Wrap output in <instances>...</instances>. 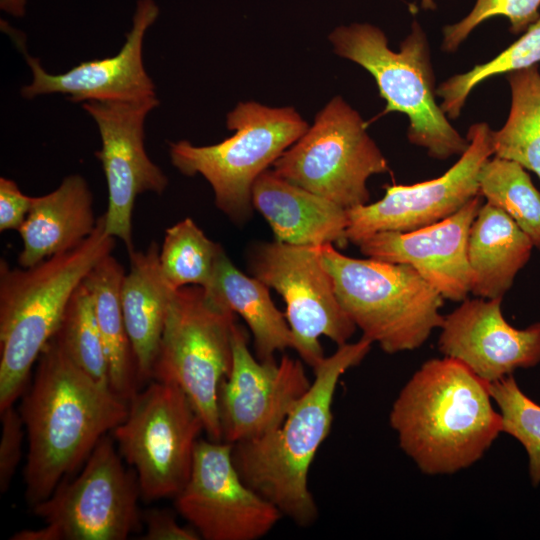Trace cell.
<instances>
[{"label":"cell","instance_id":"1","mask_svg":"<svg viewBox=\"0 0 540 540\" xmlns=\"http://www.w3.org/2000/svg\"><path fill=\"white\" fill-rule=\"evenodd\" d=\"M128 407L109 386L76 366L52 337L19 409L28 440V503L33 507L48 498L100 439L123 422Z\"/></svg>","mask_w":540,"mask_h":540},{"label":"cell","instance_id":"2","mask_svg":"<svg viewBox=\"0 0 540 540\" xmlns=\"http://www.w3.org/2000/svg\"><path fill=\"white\" fill-rule=\"evenodd\" d=\"M489 383L456 359L426 361L401 389L389 422L401 449L425 474L477 462L502 432Z\"/></svg>","mask_w":540,"mask_h":540},{"label":"cell","instance_id":"3","mask_svg":"<svg viewBox=\"0 0 540 540\" xmlns=\"http://www.w3.org/2000/svg\"><path fill=\"white\" fill-rule=\"evenodd\" d=\"M371 345L362 336L338 346L313 369L309 389L277 429L233 444V462L243 481L300 527H309L318 518L308 475L332 427L337 385L347 370L365 358Z\"/></svg>","mask_w":540,"mask_h":540},{"label":"cell","instance_id":"4","mask_svg":"<svg viewBox=\"0 0 540 540\" xmlns=\"http://www.w3.org/2000/svg\"><path fill=\"white\" fill-rule=\"evenodd\" d=\"M115 246L105 215L77 247L34 266L0 262V411L27 388L35 361L57 332L76 288Z\"/></svg>","mask_w":540,"mask_h":540},{"label":"cell","instance_id":"5","mask_svg":"<svg viewBox=\"0 0 540 540\" xmlns=\"http://www.w3.org/2000/svg\"><path fill=\"white\" fill-rule=\"evenodd\" d=\"M317 249L342 308L384 352L417 349L441 327L444 298L410 265L348 257L332 244Z\"/></svg>","mask_w":540,"mask_h":540},{"label":"cell","instance_id":"6","mask_svg":"<svg viewBox=\"0 0 540 540\" xmlns=\"http://www.w3.org/2000/svg\"><path fill=\"white\" fill-rule=\"evenodd\" d=\"M334 52L351 60L375 79L386 100L385 113H404L407 138L425 148L428 156L446 160L462 155L469 141L451 125L436 102L435 77L426 34L414 20L398 51L388 46L385 33L369 23L339 26L329 35Z\"/></svg>","mask_w":540,"mask_h":540},{"label":"cell","instance_id":"7","mask_svg":"<svg viewBox=\"0 0 540 540\" xmlns=\"http://www.w3.org/2000/svg\"><path fill=\"white\" fill-rule=\"evenodd\" d=\"M234 134L209 146L187 140L169 142L171 163L182 174L202 175L211 185L216 206L233 222H246L253 210L251 193L261 173L308 129L292 107L274 108L240 102L228 113Z\"/></svg>","mask_w":540,"mask_h":540},{"label":"cell","instance_id":"8","mask_svg":"<svg viewBox=\"0 0 540 540\" xmlns=\"http://www.w3.org/2000/svg\"><path fill=\"white\" fill-rule=\"evenodd\" d=\"M235 313L198 285L177 289L169 303L152 380L178 386L210 440L222 441L218 391L232 365Z\"/></svg>","mask_w":540,"mask_h":540},{"label":"cell","instance_id":"9","mask_svg":"<svg viewBox=\"0 0 540 540\" xmlns=\"http://www.w3.org/2000/svg\"><path fill=\"white\" fill-rule=\"evenodd\" d=\"M278 176L350 209L370 199L367 181L389 171L358 111L332 98L306 132L273 163Z\"/></svg>","mask_w":540,"mask_h":540},{"label":"cell","instance_id":"10","mask_svg":"<svg viewBox=\"0 0 540 540\" xmlns=\"http://www.w3.org/2000/svg\"><path fill=\"white\" fill-rule=\"evenodd\" d=\"M202 430L201 417L175 384L154 380L131 398L113 435L121 456L134 468L143 500L179 494Z\"/></svg>","mask_w":540,"mask_h":540},{"label":"cell","instance_id":"11","mask_svg":"<svg viewBox=\"0 0 540 540\" xmlns=\"http://www.w3.org/2000/svg\"><path fill=\"white\" fill-rule=\"evenodd\" d=\"M140 495L135 471L125 469L106 435L80 474L63 480L33 512L45 525L22 530L12 540H124L139 522Z\"/></svg>","mask_w":540,"mask_h":540},{"label":"cell","instance_id":"12","mask_svg":"<svg viewBox=\"0 0 540 540\" xmlns=\"http://www.w3.org/2000/svg\"><path fill=\"white\" fill-rule=\"evenodd\" d=\"M248 260L252 275L283 297L293 349L303 362L314 369L325 358L321 336L338 346L348 342L357 327L342 308L317 247L261 242Z\"/></svg>","mask_w":540,"mask_h":540},{"label":"cell","instance_id":"13","mask_svg":"<svg viewBox=\"0 0 540 540\" xmlns=\"http://www.w3.org/2000/svg\"><path fill=\"white\" fill-rule=\"evenodd\" d=\"M232 447L199 439L189 479L175 497L178 512L206 540H256L283 517L243 481Z\"/></svg>","mask_w":540,"mask_h":540},{"label":"cell","instance_id":"14","mask_svg":"<svg viewBox=\"0 0 540 540\" xmlns=\"http://www.w3.org/2000/svg\"><path fill=\"white\" fill-rule=\"evenodd\" d=\"M493 130L485 122L471 125L469 146L458 161L435 179L386 187L375 203L347 209L348 241L384 231L408 232L439 222L479 194V173L494 154Z\"/></svg>","mask_w":540,"mask_h":540},{"label":"cell","instance_id":"15","mask_svg":"<svg viewBox=\"0 0 540 540\" xmlns=\"http://www.w3.org/2000/svg\"><path fill=\"white\" fill-rule=\"evenodd\" d=\"M311 382L298 359L288 355L278 362L255 358L246 331L235 324L231 369L218 391L222 441L233 445L277 429Z\"/></svg>","mask_w":540,"mask_h":540},{"label":"cell","instance_id":"16","mask_svg":"<svg viewBox=\"0 0 540 540\" xmlns=\"http://www.w3.org/2000/svg\"><path fill=\"white\" fill-rule=\"evenodd\" d=\"M159 105L157 97L132 101H87L83 108L95 121L101 162L108 188L105 230L134 250L132 213L136 197L144 192L161 194L168 178L151 161L144 147V122Z\"/></svg>","mask_w":540,"mask_h":540},{"label":"cell","instance_id":"17","mask_svg":"<svg viewBox=\"0 0 540 540\" xmlns=\"http://www.w3.org/2000/svg\"><path fill=\"white\" fill-rule=\"evenodd\" d=\"M502 298L463 300L441 325L439 350L487 383L540 362V322L517 329L504 318Z\"/></svg>","mask_w":540,"mask_h":540},{"label":"cell","instance_id":"18","mask_svg":"<svg viewBox=\"0 0 540 540\" xmlns=\"http://www.w3.org/2000/svg\"><path fill=\"white\" fill-rule=\"evenodd\" d=\"M481 206L478 195L439 222L408 232H378L356 246L369 258L410 265L444 299L463 301L472 283L468 237Z\"/></svg>","mask_w":540,"mask_h":540},{"label":"cell","instance_id":"19","mask_svg":"<svg viewBox=\"0 0 540 540\" xmlns=\"http://www.w3.org/2000/svg\"><path fill=\"white\" fill-rule=\"evenodd\" d=\"M159 7L154 0H138L132 27L119 52L104 59L83 61L60 74H50L40 61L24 51L33 79L21 95L64 94L73 102L132 101L157 97L156 87L145 70L142 57L146 31L157 20Z\"/></svg>","mask_w":540,"mask_h":540},{"label":"cell","instance_id":"20","mask_svg":"<svg viewBox=\"0 0 540 540\" xmlns=\"http://www.w3.org/2000/svg\"><path fill=\"white\" fill-rule=\"evenodd\" d=\"M253 208L266 219L275 240L299 246L347 245V209L265 170L254 182Z\"/></svg>","mask_w":540,"mask_h":540},{"label":"cell","instance_id":"21","mask_svg":"<svg viewBox=\"0 0 540 540\" xmlns=\"http://www.w3.org/2000/svg\"><path fill=\"white\" fill-rule=\"evenodd\" d=\"M97 220L86 180L78 174L65 177L52 192L32 197L28 215L18 229L23 240L19 265L31 267L77 247L94 231Z\"/></svg>","mask_w":540,"mask_h":540},{"label":"cell","instance_id":"22","mask_svg":"<svg viewBox=\"0 0 540 540\" xmlns=\"http://www.w3.org/2000/svg\"><path fill=\"white\" fill-rule=\"evenodd\" d=\"M159 254L156 242L144 251L129 252L130 268L121 284L122 313L139 384L152 380L169 303L176 291L162 273Z\"/></svg>","mask_w":540,"mask_h":540},{"label":"cell","instance_id":"23","mask_svg":"<svg viewBox=\"0 0 540 540\" xmlns=\"http://www.w3.org/2000/svg\"><path fill=\"white\" fill-rule=\"evenodd\" d=\"M533 248L530 238L505 212L487 202L482 204L467 244L470 293L484 299L503 298Z\"/></svg>","mask_w":540,"mask_h":540},{"label":"cell","instance_id":"24","mask_svg":"<svg viewBox=\"0 0 540 540\" xmlns=\"http://www.w3.org/2000/svg\"><path fill=\"white\" fill-rule=\"evenodd\" d=\"M207 291L243 318L252 333L256 357L260 361L273 360L275 352L294 347L286 316L275 306L269 287L256 277L242 273L225 252Z\"/></svg>","mask_w":540,"mask_h":540},{"label":"cell","instance_id":"25","mask_svg":"<svg viewBox=\"0 0 540 540\" xmlns=\"http://www.w3.org/2000/svg\"><path fill=\"white\" fill-rule=\"evenodd\" d=\"M125 273L111 255L100 260L85 277L91 292L97 324L105 349L110 388L127 401L138 391L137 367L121 307Z\"/></svg>","mask_w":540,"mask_h":540},{"label":"cell","instance_id":"26","mask_svg":"<svg viewBox=\"0 0 540 540\" xmlns=\"http://www.w3.org/2000/svg\"><path fill=\"white\" fill-rule=\"evenodd\" d=\"M511 105L493 131V156L512 160L540 178V64L506 74Z\"/></svg>","mask_w":540,"mask_h":540},{"label":"cell","instance_id":"27","mask_svg":"<svg viewBox=\"0 0 540 540\" xmlns=\"http://www.w3.org/2000/svg\"><path fill=\"white\" fill-rule=\"evenodd\" d=\"M223 253L222 246L187 217L166 229L159 260L172 289L198 285L209 290Z\"/></svg>","mask_w":540,"mask_h":540},{"label":"cell","instance_id":"28","mask_svg":"<svg viewBox=\"0 0 540 540\" xmlns=\"http://www.w3.org/2000/svg\"><path fill=\"white\" fill-rule=\"evenodd\" d=\"M479 194L505 212L540 251V192L524 167L493 156L480 170Z\"/></svg>","mask_w":540,"mask_h":540},{"label":"cell","instance_id":"29","mask_svg":"<svg viewBox=\"0 0 540 540\" xmlns=\"http://www.w3.org/2000/svg\"><path fill=\"white\" fill-rule=\"evenodd\" d=\"M53 337L76 366L98 383L110 387L93 298L84 281L74 291Z\"/></svg>","mask_w":540,"mask_h":540},{"label":"cell","instance_id":"30","mask_svg":"<svg viewBox=\"0 0 540 540\" xmlns=\"http://www.w3.org/2000/svg\"><path fill=\"white\" fill-rule=\"evenodd\" d=\"M540 64V18L492 60L456 74L436 88L440 106L449 119L460 116L471 91L484 80Z\"/></svg>","mask_w":540,"mask_h":540},{"label":"cell","instance_id":"31","mask_svg":"<svg viewBox=\"0 0 540 540\" xmlns=\"http://www.w3.org/2000/svg\"><path fill=\"white\" fill-rule=\"evenodd\" d=\"M492 400L499 408L502 432L524 447L532 484H540V405L526 396L513 375L489 383Z\"/></svg>","mask_w":540,"mask_h":540},{"label":"cell","instance_id":"32","mask_svg":"<svg viewBox=\"0 0 540 540\" xmlns=\"http://www.w3.org/2000/svg\"><path fill=\"white\" fill-rule=\"evenodd\" d=\"M539 7L540 0H476L464 18L443 28L442 49L455 52L478 25L494 16L506 17L514 34L526 31L540 18Z\"/></svg>","mask_w":540,"mask_h":540},{"label":"cell","instance_id":"33","mask_svg":"<svg viewBox=\"0 0 540 540\" xmlns=\"http://www.w3.org/2000/svg\"><path fill=\"white\" fill-rule=\"evenodd\" d=\"M0 412V491L5 493L20 462L26 430L20 412L15 410L13 405Z\"/></svg>","mask_w":540,"mask_h":540},{"label":"cell","instance_id":"34","mask_svg":"<svg viewBox=\"0 0 540 540\" xmlns=\"http://www.w3.org/2000/svg\"><path fill=\"white\" fill-rule=\"evenodd\" d=\"M32 197L21 192L16 182L0 178V231L17 230L31 208Z\"/></svg>","mask_w":540,"mask_h":540},{"label":"cell","instance_id":"35","mask_svg":"<svg viewBox=\"0 0 540 540\" xmlns=\"http://www.w3.org/2000/svg\"><path fill=\"white\" fill-rule=\"evenodd\" d=\"M145 540H198L200 535L193 527H182L171 512L153 508L143 515Z\"/></svg>","mask_w":540,"mask_h":540},{"label":"cell","instance_id":"36","mask_svg":"<svg viewBox=\"0 0 540 540\" xmlns=\"http://www.w3.org/2000/svg\"><path fill=\"white\" fill-rule=\"evenodd\" d=\"M27 0H0V8L10 15L22 17Z\"/></svg>","mask_w":540,"mask_h":540},{"label":"cell","instance_id":"37","mask_svg":"<svg viewBox=\"0 0 540 540\" xmlns=\"http://www.w3.org/2000/svg\"><path fill=\"white\" fill-rule=\"evenodd\" d=\"M421 6L426 10H435L436 9L435 0H421Z\"/></svg>","mask_w":540,"mask_h":540}]
</instances>
